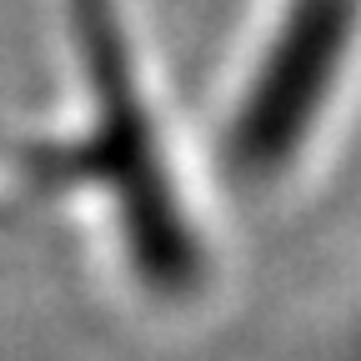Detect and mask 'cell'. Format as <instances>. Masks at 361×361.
<instances>
[{
  "mask_svg": "<svg viewBox=\"0 0 361 361\" xmlns=\"http://www.w3.org/2000/svg\"><path fill=\"white\" fill-rule=\"evenodd\" d=\"M90 90V130L61 146L80 191H106L126 236V261L151 296L186 301L211 276V236L176 176L166 116L121 0H66Z\"/></svg>",
  "mask_w": 361,
  "mask_h": 361,
  "instance_id": "1",
  "label": "cell"
},
{
  "mask_svg": "<svg viewBox=\"0 0 361 361\" xmlns=\"http://www.w3.org/2000/svg\"><path fill=\"white\" fill-rule=\"evenodd\" d=\"M361 116V0H261L221 121V171L251 201L306 191Z\"/></svg>",
  "mask_w": 361,
  "mask_h": 361,
  "instance_id": "2",
  "label": "cell"
}]
</instances>
